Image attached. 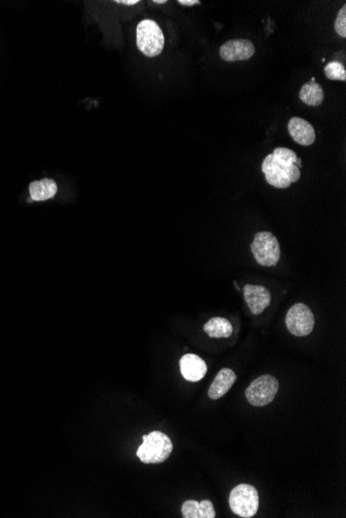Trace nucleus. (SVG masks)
I'll list each match as a JSON object with an SVG mask.
<instances>
[{
  "instance_id": "obj_10",
  "label": "nucleus",
  "mask_w": 346,
  "mask_h": 518,
  "mask_svg": "<svg viewBox=\"0 0 346 518\" xmlns=\"http://www.w3.org/2000/svg\"><path fill=\"white\" fill-rule=\"evenodd\" d=\"M288 133L296 143L302 146H310L316 140L315 130L307 120L292 117L288 122Z\"/></svg>"
},
{
  "instance_id": "obj_19",
  "label": "nucleus",
  "mask_w": 346,
  "mask_h": 518,
  "mask_svg": "<svg viewBox=\"0 0 346 518\" xmlns=\"http://www.w3.org/2000/svg\"><path fill=\"white\" fill-rule=\"evenodd\" d=\"M216 511L214 505L208 500H203L199 503V518H215Z\"/></svg>"
},
{
  "instance_id": "obj_3",
  "label": "nucleus",
  "mask_w": 346,
  "mask_h": 518,
  "mask_svg": "<svg viewBox=\"0 0 346 518\" xmlns=\"http://www.w3.org/2000/svg\"><path fill=\"white\" fill-rule=\"evenodd\" d=\"M136 42L142 54L153 59L161 54L165 44V37L156 21L144 19L137 25Z\"/></svg>"
},
{
  "instance_id": "obj_6",
  "label": "nucleus",
  "mask_w": 346,
  "mask_h": 518,
  "mask_svg": "<svg viewBox=\"0 0 346 518\" xmlns=\"http://www.w3.org/2000/svg\"><path fill=\"white\" fill-rule=\"evenodd\" d=\"M279 382L274 375H263L255 379L246 390V399L254 406H265L274 400Z\"/></svg>"
},
{
  "instance_id": "obj_20",
  "label": "nucleus",
  "mask_w": 346,
  "mask_h": 518,
  "mask_svg": "<svg viewBox=\"0 0 346 518\" xmlns=\"http://www.w3.org/2000/svg\"><path fill=\"white\" fill-rule=\"evenodd\" d=\"M177 4H181V6H192L201 4V1L199 0H179Z\"/></svg>"
},
{
  "instance_id": "obj_21",
  "label": "nucleus",
  "mask_w": 346,
  "mask_h": 518,
  "mask_svg": "<svg viewBox=\"0 0 346 518\" xmlns=\"http://www.w3.org/2000/svg\"><path fill=\"white\" fill-rule=\"evenodd\" d=\"M139 0H117L115 4H125V6H135V4H139Z\"/></svg>"
},
{
  "instance_id": "obj_5",
  "label": "nucleus",
  "mask_w": 346,
  "mask_h": 518,
  "mask_svg": "<svg viewBox=\"0 0 346 518\" xmlns=\"http://www.w3.org/2000/svg\"><path fill=\"white\" fill-rule=\"evenodd\" d=\"M251 251L259 265L276 266L281 257L280 244L275 235L270 232H259L255 235Z\"/></svg>"
},
{
  "instance_id": "obj_7",
  "label": "nucleus",
  "mask_w": 346,
  "mask_h": 518,
  "mask_svg": "<svg viewBox=\"0 0 346 518\" xmlns=\"http://www.w3.org/2000/svg\"><path fill=\"white\" fill-rule=\"evenodd\" d=\"M285 323L288 331L294 337H307L314 328V315L306 304L297 303L287 311Z\"/></svg>"
},
{
  "instance_id": "obj_17",
  "label": "nucleus",
  "mask_w": 346,
  "mask_h": 518,
  "mask_svg": "<svg viewBox=\"0 0 346 518\" xmlns=\"http://www.w3.org/2000/svg\"><path fill=\"white\" fill-rule=\"evenodd\" d=\"M181 513L185 518H199V502L194 500L186 501L181 506Z\"/></svg>"
},
{
  "instance_id": "obj_16",
  "label": "nucleus",
  "mask_w": 346,
  "mask_h": 518,
  "mask_svg": "<svg viewBox=\"0 0 346 518\" xmlns=\"http://www.w3.org/2000/svg\"><path fill=\"white\" fill-rule=\"evenodd\" d=\"M325 74L328 79L336 81H346V71L345 66L339 61H330L325 66Z\"/></svg>"
},
{
  "instance_id": "obj_22",
  "label": "nucleus",
  "mask_w": 346,
  "mask_h": 518,
  "mask_svg": "<svg viewBox=\"0 0 346 518\" xmlns=\"http://www.w3.org/2000/svg\"><path fill=\"white\" fill-rule=\"evenodd\" d=\"M153 2L157 4H167V0H154V1Z\"/></svg>"
},
{
  "instance_id": "obj_18",
  "label": "nucleus",
  "mask_w": 346,
  "mask_h": 518,
  "mask_svg": "<svg viewBox=\"0 0 346 518\" xmlns=\"http://www.w3.org/2000/svg\"><path fill=\"white\" fill-rule=\"evenodd\" d=\"M335 31L341 37H346V6H342L335 21Z\"/></svg>"
},
{
  "instance_id": "obj_11",
  "label": "nucleus",
  "mask_w": 346,
  "mask_h": 518,
  "mask_svg": "<svg viewBox=\"0 0 346 518\" xmlns=\"http://www.w3.org/2000/svg\"><path fill=\"white\" fill-rule=\"evenodd\" d=\"M181 373L183 377L189 382H198L205 378L208 373V366L199 356L186 354L179 361Z\"/></svg>"
},
{
  "instance_id": "obj_2",
  "label": "nucleus",
  "mask_w": 346,
  "mask_h": 518,
  "mask_svg": "<svg viewBox=\"0 0 346 518\" xmlns=\"http://www.w3.org/2000/svg\"><path fill=\"white\" fill-rule=\"evenodd\" d=\"M143 443L137 450V457L143 464H161L167 460L173 450V444L166 433L152 431L142 437Z\"/></svg>"
},
{
  "instance_id": "obj_12",
  "label": "nucleus",
  "mask_w": 346,
  "mask_h": 518,
  "mask_svg": "<svg viewBox=\"0 0 346 518\" xmlns=\"http://www.w3.org/2000/svg\"><path fill=\"white\" fill-rule=\"evenodd\" d=\"M237 381V375L230 368H223L219 371L215 378L214 382L208 389V397L210 399L217 400L221 399L226 394Z\"/></svg>"
},
{
  "instance_id": "obj_15",
  "label": "nucleus",
  "mask_w": 346,
  "mask_h": 518,
  "mask_svg": "<svg viewBox=\"0 0 346 518\" xmlns=\"http://www.w3.org/2000/svg\"><path fill=\"white\" fill-rule=\"evenodd\" d=\"M203 328H205L206 335L213 339H221V337L227 339L234 333V327L232 323L228 320L220 317L213 318Z\"/></svg>"
},
{
  "instance_id": "obj_14",
  "label": "nucleus",
  "mask_w": 346,
  "mask_h": 518,
  "mask_svg": "<svg viewBox=\"0 0 346 518\" xmlns=\"http://www.w3.org/2000/svg\"><path fill=\"white\" fill-rule=\"evenodd\" d=\"M299 97L307 106L317 107L323 104L325 100V91L321 84L316 83L314 78H312L311 81L302 86Z\"/></svg>"
},
{
  "instance_id": "obj_9",
  "label": "nucleus",
  "mask_w": 346,
  "mask_h": 518,
  "mask_svg": "<svg viewBox=\"0 0 346 518\" xmlns=\"http://www.w3.org/2000/svg\"><path fill=\"white\" fill-rule=\"evenodd\" d=\"M244 297L253 315H261L270 304V293L266 287L246 284Z\"/></svg>"
},
{
  "instance_id": "obj_13",
  "label": "nucleus",
  "mask_w": 346,
  "mask_h": 518,
  "mask_svg": "<svg viewBox=\"0 0 346 518\" xmlns=\"http://www.w3.org/2000/svg\"><path fill=\"white\" fill-rule=\"evenodd\" d=\"M57 190L59 188L56 182L49 178L33 181L30 184V193L32 201H46L51 199L56 195Z\"/></svg>"
},
{
  "instance_id": "obj_4",
  "label": "nucleus",
  "mask_w": 346,
  "mask_h": 518,
  "mask_svg": "<svg viewBox=\"0 0 346 518\" xmlns=\"http://www.w3.org/2000/svg\"><path fill=\"white\" fill-rule=\"evenodd\" d=\"M229 506L237 517H254L259 507L258 491L249 484H239L230 493Z\"/></svg>"
},
{
  "instance_id": "obj_1",
  "label": "nucleus",
  "mask_w": 346,
  "mask_h": 518,
  "mask_svg": "<svg viewBox=\"0 0 346 518\" xmlns=\"http://www.w3.org/2000/svg\"><path fill=\"white\" fill-rule=\"evenodd\" d=\"M302 161L294 151L288 148L275 149L263 159L261 170L270 186L287 188L301 178Z\"/></svg>"
},
{
  "instance_id": "obj_8",
  "label": "nucleus",
  "mask_w": 346,
  "mask_h": 518,
  "mask_svg": "<svg viewBox=\"0 0 346 518\" xmlns=\"http://www.w3.org/2000/svg\"><path fill=\"white\" fill-rule=\"evenodd\" d=\"M255 47L249 40H230L220 47V56L224 61H244L251 59Z\"/></svg>"
}]
</instances>
